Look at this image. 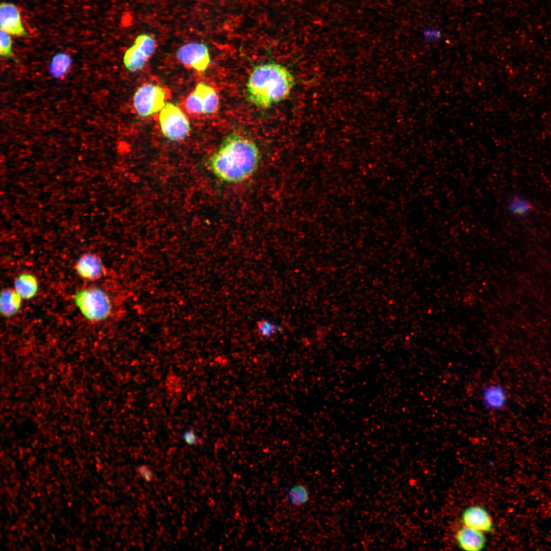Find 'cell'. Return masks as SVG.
Returning a JSON list of instances; mask_svg holds the SVG:
<instances>
[{"label":"cell","mask_w":551,"mask_h":551,"mask_svg":"<svg viewBox=\"0 0 551 551\" xmlns=\"http://www.w3.org/2000/svg\"><path fill=\"white\" fill-rule=\"evenodd\" d=\"M0 54L2 57L12 58L10 35L2 30L0 31Z\"/></svg>","instance_id":"d6986e66"},{"label":"cell","mask_w":551,"mask_h":551,"mask_svg":"<svg viewBox=\"0 0 551 551\" xmlns=\"http://www.w3.org/2000/svg\"><path fill=\"white\" fill-rule=\"evenodd\" d=\"M156 47V41L151 35H139L124 54L123 62L126 68L131 72L141 70L154 54Z\"/></svg>","instance_id":"52a82bcc"},{"label":"cell","mask_w":551,"mask_h":551,"mask_svg":"<svg viewBox=\"0 0 551 551\" xmlns=\"http://www.w3.org/2000/svg\"><path fill=\"white\" fill-rule=\"evenodd\" d=\"M71 64L72 59L68 54L57 53L53 57L49 64V72L54 78L61 79L68 72Z\"/></svg>","instance_id":"2e32d148"},{"label":"cell","mask_w":551,"mask_h":551,"mask_svg":"<svg viewBox=\"0 0 551 551\" xmlns=\"http://www.w3.org/2000/svg\"><path fill=\"white\" fill-rule=\"evenodd\" d=\"M281 326L269 320L263 319L258 323V333L262 337L269 339L279 331H281Z\"/></svg>","instance_id":"ac0fdd59"},{"label":"cell","mask_w":551,"mask_h":551,"mask_svg":"<svg viewBox=\"0 0 551 551\" xmlns=\"http://www.w3.org/2000/svg\"><path fill=\"white\" fill-rule=\"evenodd\" d=\"M73 302L84 317L92 322L105 319L111 313L112 305L108 294L96 287L77 291Z\"/></svg>","instance_id":"3957f363"},{"label":"cell","mask_w":551,"mask_h":551,"mask_svg":"<svg viewBox=\"0 0 551 551\" xmlns=\"http://www.w3.org/2000/svg\"><path fill=\"white\" fill-rule=\"evenodd\" d=\"M137 471L140 476L145 481L152 482L154 477L153 470L146 465H141L138 466Z\"/></svg>","instance_id":"7402d4cb"},{"label":"cell","mask_w":551,"mask_h":551,"mask_svg":"<svg viewBox=\"0 0 551 551\" xmlns=\"http://www.w3.org/2000/svg\"><path fill=\"white\" fill-rule=\"evenodd\" d=\"M260 152L251 139L232 134L225 138L209 158L208 167L219 180L229 183L241 182L256 170Z\"/></svg>","instance_id":"6da1fadb"},{"label":"cell","mask_w":551,"mask_h":551,"mask_svg":"<svg viewBox=\"0 0 551 551\" xmlns=\"http://www.w3.org/2000/svg\"><path fill=\"white\" fill-rule=\"evenodd\" d=\"M286 498L293 506L300 507L309 499V493L306 486L297 484L292 486L288 491Z\"/></svg>","instance_id":"e0dca14e"},{"label":"cell","mask_w":551,"mask_h":551,"mask_svg":"<svg viewBox=\"0 0 551 551\" xmlns=\"http://www.w3.org/2000/svg\"><path fill=\"white\" fill-rule=\"evenodd\" d=\"M1 30L10 35L24 36L27 35L17 7L12 3L3 2L0 6Z\"/></svg>","instance_id":"9c48e42d"},{"label":"cell","mask_w":551,"mask_h":551,"mask_svg":"<svg viewBox=\"0 0 551 551\" xmlns=\"http://www.w3.org/2000/svg\"><path fill=\"white\" fill-rule=\"evenodd\" d=\"M219 100L214 88L204 83H198L185 101L187 110L194 114H211L218 110Z\"/></svg>","instance_id":"8992f818"},{"label":"cell","mask_w":551,"mask_h":551,"mask_svg":"<svg viewBox=\"0 0 551 551\" xmlns=\"http://www.w3.org/2000/svg\"><path fill=\"white\" fill-rule=\"evenodd\" d=\"M423 34L424 40L429 43L435 42L441 37L440 32L434 28L425 29Z\"/></svg>","instance_id":"44dd1931"},{"label":"cell","mask_w":551,"mask_h":551,"mask_svg":"<svg viewBox=\"0 0 551 551\" xmlns=\"http://www.w3.org/2000/svg\"><path fill=\"white\" fill-rule=\"evenodd\" d=\"M178 61L189 68L204 72L210 63L207 46L203 43L190 42L181 46L177 51Z\"/></svg>","instance_id":"ba28073f"},{"label":"cell","mask_w":551,"mask_h":551,"mask_svg":"<svg viewBox=\"0 0 551 551\" xmlns=\"http://www.w3.org/2000/svg\"><path fill=\"white\" fill-rule=\"evenodd\" d=\"M14 289L22 299L33 298L37 293L38 283L36 278L32 273H23L15 278Z\"/></svg>","instance_id":"5bb4252c"},{"label":"cell","mask_w":551,"mask_h":551,"mask_svg":"<svg viewBox=\"0 0 551 551\" xmlns=\"http://www.w3.org/2000/svg\"><path fill=\"white\" fill-rule=\"evenodd\" d=\"M464 525L482 532H490L493 530L492 518L483 507L475 505L467 508L462 515Z\"/></svg>","instance_id":"30bf717a"},{"label":"cell","mask_w":551,"mask_h":551,"mask_svg":"<svg viewBox=\"0 0 551 551\" xmlns=\"http://www.w3.org/2000/svg\"><path fill=\"white\" fill-rule=\"evenodd\" d=\"M456 539L459 547L465 550H481L486 545V537L483 532L465 525L457 531Z\"/></svg>","instance_id":"4fadbf2b"},{"label":"cell","mask_w":551,"mask_h":551,"mask_svg":"<svg viewBox=\"0 0 551 551\" xmlns=\"http://www.w3.org/2000/svg\"><path fill=\"white\" fill-rule=\"evenodd\" d=\"M22 299L14 289L3 290L0 296L1 314L6 317L15 314L20 309Z\"/></svg>","instance_id":"9a60e30c"},{"label":"cell","mask_w":551,"mask_h":551,"mask_svg":"<svg viewBox=\"0 0 551 551\" xmlns=\"http://www.w3.org/2000/svg\"><path fill=\"white\" fill-rule=\"evenodd\" d=\"M182 439L184 442L189 445H198L203 444V440L195 433V430L191 428L185 431L182 435Z\"/></svg>","instance_id":"ffe728a7"},{"label":"cell","mask_w":551,"mask_h":551,"mask_svg":"<svg viewBox=\"0 0 551 551\" xmlns=\"http://www.w3.org/2000/svg\"><path fill=\"white\" fill-rule=\"evenodd\" d=\"M166 94L162 87L156 84H145L135 92L133 103L137 114L146 117L160 112L166 105Z\"/></svg>","instance_id":"5b68a950"},{"label":"cell","mask_w":551,"mask_h":551,"mask_svg":"<svg viewBox=\"0 0 551 551\" xmlns=\"http://www.w3.org/2000/svg\"><path fill=\"white\" fill-rule=\"evenodd\" d=\"M481 397L485 408L492 411L504 410L508 403L507 392L502 385L498 384H490L484 387Z\"/></svg>","instance_id":"7c38bea8"},{"label":"cell","mask_w":551,"mask_h":551,"mask_svg":"<svg viewBox=\"0 0 551 551\" xmlns=\"http://www.w3.org/2000/svg\"><path fill=\"white\" fill-rule=\"evenodd\" d=\"M74 268L80 277L89 281L101 278L105 270L100 258L92 253L83 254L76 263Z\"/></svg>","instance_id":"8fae6325"},{"label":"cell","mask_w":551,"mask_h":551,"mask_svg":"<svg viewBox=\"0 0 551 551\" xmlns=\"http://www.w3.org/2000/svg\"><path fill=\"white\" fill-rule=\"evenodd\" d=\"M159 121L163 135L171 141L184 139L189 134L190 124L189 119L177 105L166 104L160 112Z\"/></svg>","instance_id":"277c9868"},{"label":"cell","mask_w":551,"mask_h":551,"mask_svg":"<svg viewBox=\"0 0 551 551\" xmlns=\"http://www.w3.org/2000/svg\"><path fill=\"white\" fill-rule=\"evenodd\" d=\"M295 84L294 78L284 66L270 62L254 67L246 83L249 102L267 109L286 99Z\"/></svg>","instance_id":"7a4b0ae2"}]
</instances>
